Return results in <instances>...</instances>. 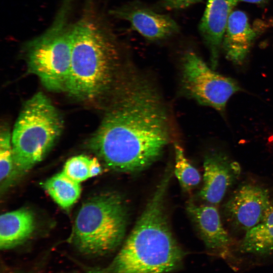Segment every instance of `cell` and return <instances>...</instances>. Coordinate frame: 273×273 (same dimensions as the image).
<instances>
[{
    "mask_svg": "<svg viewBox=\"0 0 273 273\" xmlns=\"http://www.w3.org/2000/svg\"><path fill=\"white\" fill-rule=\"evenodd\" d=\"M66 4L53 25L26 45L29 73L36 75L43 86L53 92H65L69 76L71 41L67 25Z\"/></svg>",
    "mask_w": 273,
    "mask_h": 273,
    "instance_id": "cell-6",
    "label": "cell"
},
{
    "mask_svg": "<svg viewBox=\"0 0 273 273\" xmlns=\"http://www.w3.org/2000/svg\"><path fill=\"white\" fill-rule=\"evenodd\" d=\"M272 204L267 189L246 184L240 186L224 204L223 213L233 229L246 233L263 219Z\"/></svg>",
    "mask_w": 273,
    "mask_h": 273,
    "instance_id": "cell-8",
    "label": "cell"
},
{
    "mask_svg": "<svg viewBox=\"0 0 273 273\" xmlns=\"http://www.w3.org/2000/svg\"><path fill=\"white\" fill-rule=\"evenodd\" d=\"M111 13L117 18L129 22L133 29L149 40L166 38L179 30L177 23L169 16L146 7L125 6Z\"/></svg>",
    "mask_w": 273,
    "mask_h": 273,
    "instance_id": "cell-10",
    "label": "cell"
},
{
    "mask_svg": "<svg viewBox=\"0 0 273 273\" xmlns=\"http://www.w3.org/2000/svg\"><path fill=\"white\" fill-rule=\"evenodd\" d=\"M63 129L61 114L43 93L27 100L11 133L15 170L27 172L41 161Z\"/></svg>",
    "mask_w": 273,
    "mask_h": 273,
    "instance_id": "cell-5",
    "label": "cell"
},
{
    "mask_svg": "<svg viewBox=\"0 0 273 273\" xmlns=\"http://www.w3.org/2000/svg\"><path fill=\"white\" fill-rule=\"evenodd\" d=\"M182 84L199 103L222 113L229 99L240 90L233 79L215 72L192 52L187 53L183 60Z\"/></svg>",
    "mask_w": 273,
    "mask_h": 273,
    "instance_id": "cell-7",
    "label": "cell"
},
{
    "mask_svg": "<svg viewBox=\"0 0 273 273\" xmlns=\"http://www.w3.org/2000/svg\"><path fill=\"white\" fill-rule=\"evenodd\" d=\"M186 209L199 237L208 249L219 251L229 246L231 238L223 228L218 211L213 205H198L190 201Z\"/></svg>",
    "mask_w": 273,
    "mask_h": 273,
    "instance_id": "cell-12",
    "label": "cell"
},
{
    "mask_svg": "<svg viewBox=\"0 0 273 273\" xmlns=\"http://www.w3.org/2000/svg\"><path fill=\"white\" fill-rule=\"evenodd\" d=\"M201 0H165L164 5L169 10H179L190 7Z\"/></svg>",
    "mask_w": 273,
    "mask_h": 273,
    "instance_id": "cell-20",
    "label": "cell"
},
{
    "mask_svg": "<svg viewBox=\"0 0 273 273\" xmlns=\"http://www.w3.org/2000/svg\"><path fill=\"white\" fill-rule=\"evenodd\" d=\"M169 139L167 115L149 83L132 78L117 90L88 148L113 170L141 171L161 155Z\"/></svg>",
    "mask_w": 273,
    "mask_h": 273,
    "instance_id": "cell-1",
    "label": "cell"
},
{
    "mask_svg": "<svg viewBox=\"0 0 273 273\" xmlns=\"http://www.w3.org/2000/svg\"><path fill=\"white\" fill-rule=\"evenodd\" d=\"M71 58L66 91L81 100L101 97L113 83L117 69L115 44L93 15L70 28Z\"/></svg>",
    "mask_w": 273,
    "mask_h": 273,
    "instance_id": "cell-3",
    "label": "cell"
},
{
    "mask_svg": "<svg viewBox=\"0 0 273 273\" xmlns=\"http://www.w3.org/2000/svg\"><path fill=\"white\" fill-rule=\"evenodd\" d=\"M255 36L246 14L240 10L233 11L222 43L226 58L234 63H241L249 53Z\"/></svg>",
    "mask_w": 273,
    "mask_h": 273,
    "instance_id": "cell-13",
    "label": "cell"
},
{
    "mask_svg": "<svg viewBox=\"0 0 273 273\" xmlns=\"http://www.w3.org/2000/svg\"><path fill=\"white\" fill-rule=\"evenodd\" d=\"M240 250L243 253L260 256L273 254V204L263 219L246 232Z\"/></svg>",
    "mask_w": 273,
    "mask_h": 273,
    "instance_id": "cell-15",
    "label": "cell"
},
{
    "mask_svg": "<svg viewBox=\"0 0 273 273\" xmlns=\"http://www.w3.org/2000/svg\"><path fill=\"white\" fill-rule=\"evenodd\" d=\"M102 167L98 158H92L89 163V173L90 177L97 176L102 172Z\"/></svg>",
    "mask_w": 273,
    "mask_h": 273,
    "instance_id": "cell-21",
    "label": "cell"
},
{
    "mask_svg": "<svg viewBox=\"0 0 273 273\" xmlns=\"http://www.w3.org/2000/svg\"><path fill=\"white\" fill-rule=\"evenodd\" d=\"M90 159L89 157L84 155L72 157L66 161L62 171L71 179L80 183L90 178Z\"/></svg>",
    "mask_w": 273,
    "mask_h": 273,
    "instance_id": "cell-19",
    "label": "cell"
},
{
    "mask_svg": "<svg viewBox=\"0 0 273 273\" xmlns=\"http://www.w3.org/2000/svg\"><path fill=\"white\" fill-rule=\"evenodd\" d=\"M15 170L12 135L10 130L4 127L0 136V178L4 183L10 177Z\"/></svg>",
    "mask_w": 273,
    "mask_h": 273,
    "instance_id": "cell-18",
    "label": "cell"
},
{
    "mask_svg": "<svg viewBox=\"0 0 273 273\" xmlns=\"http://www.w3.org/2000/svg\"><path fill=\"white\" fill-rule=\"evenodd\" d=\"M239 0H207L199 30L209 49L212 69L219 52L230 15Z\"/></svg>",
    "mask_w": 273,
    "mask_h": 273,
    "instance_id": "cell-11",
    "label": "cell"
},
{
    "mask_svg": "<svg viewBox=\"0 0 273 273\" xmlns=\"http://www.w3.org/2000/svg\"><path fill=\"white\" fill-rule=\"evenodd\" d=\"M173 172L168 165L122 248L108 265H81L85 273H168L181 266L185 253L168 221L164 201Z\"/></svg>",
    "mask_w": 273,
    "mask_h": 273,
    "instance_id": "cell-2",
    "label": "cell"
},
{
    "mask_svg": "<svg viewBox=\"0 0 273 273\" xmlns=\"http://www.w3.org/2000/svg\"><path fill=\"white\" fill-rule=\"evenodd\" d=\"M80 184L71 179L62 171L46 180L43 183L42 187L59 206L64 209H68L80 197Z\"/></svg>",
    "mask_w": 273,
    "mask_h": 273,
    "instance_id": "cell-16",
    "label": "cell"
},
{
    "mask_svg": "<svg viewBox=\"0 0 273 273\" xmlns=\"http://www.w3.org/2000/svg\"><path fill=\"white\" fill-rule=\"evenodd\" d=\"M35 228V217L28 209L8 212L0 217V248H13L26 241Z\"/></svg>",
    "mask_w": 273,
    "mask_h": 273,
    "instance_id": "cell-14",
    "label": "cell"
},
{
    "mask_svg": "<svg viewBox=\"0 0 273 273\" xmlns=\"http://www.w3.org/2000/svg\"><path fill=\"white\" fill-rule=\"evenodd\" d=\"M127 218V207L120 195L107 192L95 196L80 208L71 242L84 254H107L122 241Z\"/></svg>",
    "mask_w": 273,
    "mask_h": 273,
    "instance_id": "cell-4",
    "label": "cell"
},
{
    "mask_svg": "<svg viewBox=\"0 0 273 273\" xmlns=\"http://www.w3.org/2000/svg\"><path fill=\"white\" fill-rule=\"evenodd\" d=\"M241 1L249 3H252V4H260L264 3L268 0H239Z\"/></svg>",
    "mask_w": 273,
    "mask_h": 273,
    "instance_id": "cell-22",
    "label": "cell"
},
{
    "mask_svg": "<svg viewBox=\"0 0 273 273\" xmlns=\"http://www.w3.org/2000/svg\"><path fill=\"white\" fill-rule=\"evenodd\" d=\"M203 169V184L199 196L210 204H218L239 177L241 166L225 153L214 151L206 154Z\"/></svg>",
    "mask_w": 273,
    "mask_h": 273,
    "instance_id": "cell-9",
    "label": "cell"
},
{
    "mask_svg": "<svg viewBox=\"0 0 273 273\" xmlns=\"http://www.w3.org/2000/svg\"><path fill=\"white\" fill-rule=\"evenodd\" d=\"M175 164L173 172L183 190L189 191L199 184L201 175L185 156L182 148L174 145Z\"/></svg>",
    "mask_w": 273,
    "mask_h": 273,
    "instance_id": "cell-17",
    "label": "cell"
}]
</instances>
